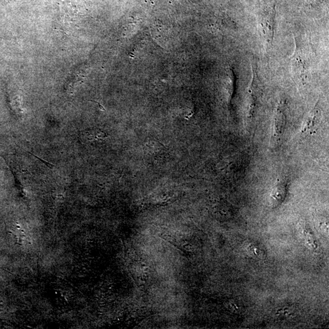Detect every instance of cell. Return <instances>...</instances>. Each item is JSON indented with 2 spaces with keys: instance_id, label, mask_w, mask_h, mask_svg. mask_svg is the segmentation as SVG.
Here are the masks:
<instances>
[{
  "instance_id": "6da1fadb",
  "label": "cell",
  "mask_w": 329,
  "mask_h": 329,
  "mask_svg": "<svg viewBox=\"0 0 329 329\" xmlns=\"http://www.w3.org/2000/svg\"><path fill=\"white\" fill-rule=\"evenodd\" d=\"M286 120V105L284 101H280L274 113L272 126V141L277 143L284 132Z\"/></svg>"
},
{
  "instance_id": "7a4b0ae2",
  "label": "cell",
  "mask_w": 329,
  "mask_h": 329,
  "mask_svg": "<svg viewBox=\"0 0 329 329\" xmlns=\"http://www.w3.org/2000/svg\"><path fill=\"white\" fill-rule=\"evenodd\" d=\"M287 179L283 178L278 179L271 194V201L273 206H277L282 202L287 193Z\"/></svg>"
},
{
  "instance_id": "3957f363",
  "label": "cell",
  "mask_w": 329,
  "mask_h": 329,
  "mask_svg": "<svg viewBox=\"0 0 329 329\" xmlns=\"http://www.w3.org/2000/svg\"><path fill=\"white\" fill-rule=\"evenodd\" d=\"M319 116H320V111H319L317 106H316L313 110L311 111L308 117L303 123L301 132L302 133H307L310 131L312 129L317 125Z\"/></svg>"
},
{
  "instance_id": "277c9868",
  "label": "cell",
  "mask_w": 329,
  "mask_h": 329,
  "mask_svg": "<svg viewBox=\"0 0 329 329\" xmlns=\"http://www.w3.org/2000/svg\"><path fill=\"white\" fill-rule=\"evenodd\" d=\"M29 153L30 154H31V155L35 157V158L39 159V160L40 162H42V163L43 164H45V165H47L48 167H49V168L53 169V168H54V167H55L54 164L49 163V162H47L46 161H44V159H42L39 158V157H37V156L34 155V154H32L31 153H29Z\"/></svg>"
}]
</instances>
